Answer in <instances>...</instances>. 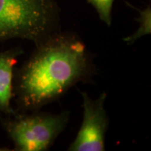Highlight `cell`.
Masks as SVG:
<instances>
[{
  "mask_svg": "<svg viewBox=\"0 0 151 151\" xmlns=\"http://www.w3.org/2000/svg\"><path fill=\"white\" fill-rule=\"evenodd\" d=\"M32 112L29 115H18L14 119H9L4 124L6 130L17 150H48L67 127L70 112Z\"/></svg>",
  "mask_w": 151,
  "mask_h": 151,
  "instance_id": "obj_3",
  "label": "cell"
},
{
  "mask_svg": "<svg viewBox=\"0 0 151 151\" xmlns=\"http://www.w3.org/2000/svg\"><path fill=\"white\" fill-rule=\"evenodd\" d=\"M139 27L132 35L124 38L125 43L132 45L135 43L138 39L144 37L145 35H150L151 32V9L148 6L144 10L140 11V18L139 19Z\"/></svg>",
  "mask_w": 151,
  "mask_h": 151,
  "instance_id": "obj_6",
  "label": "cell"
},
{
  "mask_svg": "<svg viewBox=\"0 0 151 151\" xmlns=\"http://www.w3.org/2000/svg\"><path fill=\"white\" fill-rule=\"evenodd\" d=\"M81 95L83 98V121L67 150H105V137L109 126V118L104 108L107 94L104 92L96 99H91L86 92H81Z\"/></svg>",
  "mask_w": 151,
  "mask_h": 151,
  "instance_id": "obj_4",
  "label": "cell"
},
{
  "mask_svg": "<svg viewBox=\"0 0 151 151\" xmlns=\"http://www.w3.org/2000/svg\"><path fill=\"white\" fill-rule=\"evenodd\" d=\"M95 71L86 43L76 35L57 32L36 45L17 75L15 92L24 111H35L56 101Z\"/></svg>",
  "mask_w": 151,
  "mask_h": 151,
  "instance_id": "obj_1",
  "label": "cell"
},
{
  "mask_svg": "<svg viewBox=\"0 0 151 151\" xmlns=\"http://www.w3.org/2000/svg\"><path fill=\"white\" fill-rule=\"evenodd\" d=\"M97 11L100 19L108 26L111 24V10L114 0H88Z\"/></svg>",
  "mask_w": 151,
  "mask_h": 151,
  "instance_id": "obj_7",
  "label": "cell"
},
{
  "mask_svg": "<svg viewBox=\"0 0 151 151\" xmlns=\"http://www.w3.org/2000/svg\"><path fill=\"white\" fill-rule=\"evenodd\" d=\"M23 54L19 48L0 52V113L15 115L11 106L14 92V67L18 58Z\"/></svg>",
  "mask_w": 151,
  "mask_h": 151,
  "instance_id": "obj_5",
  "label": "cell"
},
{
  "mask_svg": "<svg viewBox=\"0 0 151 151\" xmlns=\"http://www.w3.org/2000/svg\"><path fill=\"white\" fill-rule=\"evenodd\" d=\"M54 0H0V41L20 38L36 45L59 31Z\"/></svg>",
  "mask_w": 151,
  "mask_h": 151,
  "instance_id": "obj_2",
  "label": "cell"
}]
</instances>
